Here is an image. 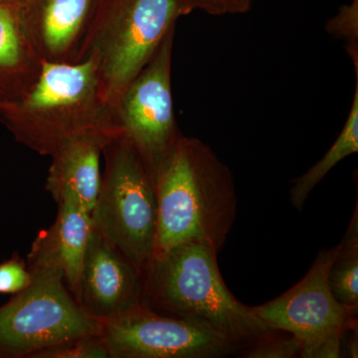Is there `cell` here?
Returning <instances> with one entry per match:
<instances>
[{
  "mask_svg": "<svg viewBox=\"0 0 358 358\" xmlns=\"http://www.w3.org/2000/svg\"><path fill=\"white\" fill-rule=\"evenodd\" d=\"M155 257L189 242H203L220 253L236 219L238 200L233 174L213 150L182 134L155 169Z\"/></svg>",
  "mask_w": 358,
  "mask_h": 358,
  "instance_id": "cell-1",
  "label": "cell"
},
{
  "mask_svg": "<svg viewBox=\"0 0 358 358\" xmlns=\"http://www.w3.org/2000/svg\"><path fill=\"white\" fill-rule=\"evenodd\" d=\"M218 254L211 245L189 242L155 257L143 273L141 303L219 334L238 352L272 329L253 308L231 294L221 275Z\"/></svg>",
  "mask_w": 358,
  "mask_h": 358,
  "instance_id": "cell-2",
  "label": "cell"
},
{
  "mask_svg": "<svg viewBox=\"0 0 358 358\" xmlns=\"http://www.w3.org/2000/svg\"><path fill=\"white\" fill-rule=\"evenodd\" d=\"M0 121L18 143L43 157L80 134L122 129L92 56L74 64L42 62L31 89L0 108Z\"/></svg>",
  "mask_w": 358,
  "mask_h": 358,
  "instance_id": "cell-3",
  "label": "cell"
},
{
  "mask_svg": "<svg viewBox=\"0 0 358 358\" xmlns=\"http://www.w3.org/2000/svg\"><path fill=\"white\" fill-rule=\"evenodd\" d=\"M105 169L91 212L95 229L145 273L157 249L155 176L124 131L103 148Z\"/></svg>",
  "mask_w": 358,
  "mask_h": 358,
  "instance_id": "cell-4",
  "label": "cell"
},
{
  "mask_svg": "<svg viewBox=\"0 0 358 358\" xmlns=\"http://www.w3.org/2000/svg\"><path fill=\"white\" fill-rule=\"evenodd\" d=\"M188 0H100L86 58L98 66L112 110L179 18L192 13ZM85 58V59H86Z\"/></svg>",
  "mask_w": 358,
  "mask_h": 358,
  "instance_id": "cell-5",
  "label": "cell"
},
{
  "mask_svg": "<svg viewBox=\"0 0 358 358\" xmlns=\"http://www.w3.org/2000/svg\"><path fill=\"white\" fill-rule=\"evenodd\" d=\"M31 274L29 286L0 307V358H32L70 339L100 334V322L85 312L62 275Z\"/></svg>",
  "mask_w": 358,
  "mask_h": 358,
  "instance_id": "cell-6",
  "label": "cell"
},
{
  "mask_svg": "<svg viewBox=\"0 0 358 358\" xmlns=\"http://www.w3.org/2000/svg\"><path fill=\"white\" fill-rule=\"evenodd\" d=\"M338 252L322 250L307 275L279 298L254 312L270 329L291 334L301 343V357L338 358L343 334L357 329V310L341 305L327 275Z\"/></svg>",
  "mask_w": 358,
  "mask_h": 358,
  "instance_id": "cell-7",
  "label": "cell"
},
{
  "mask_svg": "<svg viewBox=\"0 0 358 358\" xmlns=\"http://www.w3.org/2000/svg\"><path fill=\"white\" fill-rule=\"evenodd\" d=\"M176 30L169 33L127 87L114 112L122 131L155 176L180 136L173 110L171 63Z\"/></svg>",
  "mask_w": 358,
  "mask_h": 358,
  "instance_id": "cell-8",
  "label": "cell"
},
{
  "mask_svg": "<svg viewBox=\"0 0 358 358\" xmlns=\"http://www.w3.org/2000/svg\"><path fill=\"white\" fill-rule=\"evenodd\" d=\"M100 324L110 358H218L237 352L219 334L143 303Z\"/></svg>",
  "mask_w": 358,
  "mask_h": 358,
  "instance_id": "cell-9",
  "label": "cell"
},
{
  "mask_svg": "<svg viewBox=\"0 0 358 358\" xmlns=\"http://www.w3.org/2000/svg\"><path fill=\"white\" fill-rule=\"evenodd\" d=\"M21 31L42 62L74 63L86 58L100 0H11Z\"/></svg>",
  "mask_w": 358,
  "mask_h": 358,
  "instance_id": "cell-10",
  "label": "cell"
},
{
  "mask_svg": "<svg viewBox=\"0 0 358 358\" xmlns=\"http://www.w3.org/2000/svg\"><path fill=\"white\" fill-rule=\"evenodd\" d=\"M143 273L94 227L74 298L99 322L141 305Z\"/></svg>",
  "mask_w": 358,
  "mask_h": 358,
  "instance_id": "cell-11",
  "label": "cell"
},
{
  "mask_svg": "<svg viewBox=\"0 0 358 358\" xmlns=\"http://www.w3.org/2000/svg\"><path fill=\"white\" fill-rule=\"evenodd\" d=\"M80 134L63 143L50 155L46 189L56 203H69L91 213L101 182L103 148L120 131Z\"/></svg>",
  "mask_w": 358,
  "mask_h": 358,
  "instance_id": "cell-12",
  "label": "cell"
},
{
  "mask_svg": "<svg viewBox=\"0 0 358 358\" xmlns=\"http://www.w3.org/2000/svg\"><path fill=\"white\" fill-rule=\"evenodd\" d=\"M93 229L91 213L73 204H58L55 221L33 242L27 260L30 272L58 273L74 296Z\"/></svg>",
  "mask_w": 358,
  "mask_h": 358,
  "instance_id": "cell-13",
  "label": "cell"
},
{
  "mask_svg": "<svg viewBox=\"0 0 358 358\" xmlns=\"http://www.w3.org/2000/svg\"><path fill=\"white\" fill-rule=\"evenodd\" d=\"M41 68L42 61L21 31L13 1H0V108L20 100Z\"/></svg>",
  "mask_w": 358,
  "mask_h": 358,
  "instance_id": "cell-14",
  "label": "cell"
},
{
  "mask_svg": "<svg viewBox=\"0 0 358 358\" xmlns=\"http://www.w3.org/2000/svg\"><path fill=\"white\" fill-rule=\"evenodd\" d=\"M355 91L352 108L341 134L327 154L300 178L294 179L289 189L291 203L298 211L303 210L315 186L338 162L358 152V65H355Z\"/></svg>",
  "mask_w": 358,
  "mask_h": 358,
  "instance_id": "cell-15",
  "label": "cell"
},
{
  "mask_svg": "<svg viewBox=\"0 0 358 358\" xmlns=\"http://www.w3.org/2000/svg\"><path fill=\"white\" fill-rule=\"evenodd\" d=\"M357 205L345 237L329 270L327 281L336 300L358 310V216Z\"/></svg>",
  "mask_w": 358,
  "mask_h": 358,
  "instance_id": "cell-16",
  "label": "cell"
},
{
  "mask_svg": "<svg viewBox=\"0 0 358 358\" xmlns=\"http://www.w3.org/2000/svg\"><path fill=\"white\" fill-rule=\"evenodd\" d=\"M301 343L291 334L268 331L247 343L236 355L247 358H293L300 357Z\"/></svg>",
  "mask_w": 358,
  "mask_h": 358,
  "instance_id": "cell-17",
  "label": "cell"
},
{
  "mask_svg": "<svg viewBox=\"0 0 358 358\" xmlns=\"http://www.w3.org/2000/svg\"><path fill=\"white\" fill-rule=\"evenodd\" d=\"M32 358H110V355L100 334H93L46 348Z\"/></svg>",
  "mask_w": 358,
  "mask_h": 358,
  "instance_id": "cell-18",
  "label": "cell"
},
{
  "mask_svg": "<svg viewBox=\"0 0 358 358\" xmlns=\"http://www.w3.org/2000/svg\"><path fill=\"white\" fill-rule=\"evenodd\" d=\"M327 29L329 34L348 42L346 50L352 59L358 57V0L341 6L338 13L327 22Z\"/></svg>",
  "mask_w": 358,
  "mask_h": 358,
  "instance_id": "cell-19",
  "label": "cell"
},
{
  "mask_svg": "<svg viewBox=\"0 0 358 358\" xmlns=\"http://www.w3.org/2000/svg\"><path fill=\"white\" fill-rule=\"evenodd\" d=\"M32 274L18 256L0 263V294H15L29 286Z\"/></svg>",
  "mask_w": 358,
  "mask_h": 358,
  "instance_id": "cell-20",
  "label": "cell"
},
{
  "mask_svg": "<svg viewBox=\"0 0 358 358\" xmlns=\"http://www.w3.org/2000/svg\"><path fill=\"white\" fill-rule=\"evenodd\" d=\"M253 0H188L193 10L204 11L211 15L242 14L250 10Z\"/></svg>",
  "mask_w": 358,
  "mask_h": 358,
  "instance_id": "cell-21",
  "label": "cell"
},
{
  "mask_svg": "<svg viewBox=\"0 0 358 358\" xmlns=\"http://www.w3.org/2000/svg\"><path fill=\"white\" fill-rule=\"evenodd\" d=\"M357 329H350L343 334L341 343V357H358Z\"/></svg>",
  "mask_w": 358,
  "mask_h": 358,
  "instance_id": "cell-22",
  "label": "cell"
},
{
  "mask_svg": "<svg viewBox=\"0 0 358 358\" xmlns=\"http://www.w3.org/2000/svg\"><path fill=\"white\" fill-rule=\"evenodd\" d=\"M0 1H6V0H0Z\"/></svg>",
  "mask_w": 358,
  "mask_h": 358,
  "instance_id": "cell-23",
  "label": "cell"
}]
</instances>
